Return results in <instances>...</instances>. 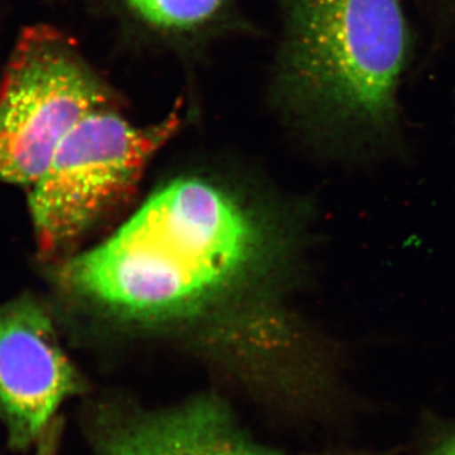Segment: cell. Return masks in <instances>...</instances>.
I'll list each match as a JSON object with an SVG mask.
<instances>
[{"mask_svg": "<svg viewBox=\"0 0 455 455\" xmlns=\"http://www.w3.org/2000/svg\"><path fill=\"white\" fill-rule=\"evenodd\" d=\"M305 221L268 233L229 191L199 178L154 194L103 243L60 269L68 291L149 325L205 315L262 263L301 267Z\"/></svg>", "mask_w": 455, "mask_h": 455, "instance_id": "cell-1", "label": "cell"}, {"mask_svg": "<svg viewBox=\"0 0 455 455\" xmlns=\"http://www.w3.org/2000/svg\"><path fill=\"white\" fill-rule=\"evenodd\" d=\"M409 46L401 0H283L278 97L344 167L406 163L397 92Z\"/></svg>", "mask_w": 455, "mask_h": 455, "instance_id": "cell-2", "label": "cell"}, {"mask_svg": "<svg viewBox=\"0 0 455 455\" xmlns=\"http://www.w3.org/2000/svg\"><path fill=\"white\" fill-rule=\"evenodd\" d=\"M181 125L179 108L164 121L137 127L110 107L84 116L29 188L36 241L56 256L131 196L147 164Z\"/></svg>", "mask_w": 455, "mask_h": 455, "instance_id": "cell-3", "label": "cell"}, {"mask_svg": "<svg viewBox=\"0 0 455 455\" xmlns=\"http://www.w3.org/2000/svg\"><path fill=\"white\" fill-rule=\"evenodd\" d=\"M110 106L112 90L70 37L29 27L0 83V182L32 188L75 125Z\"/></svg>", "mask_w": 455, "mask_h": 455, "instance_id": "cell-4", "label": "cell"}, {"mask_svg": "<svg viewBox=\"0 0 455 455\" xmlns=\"http://www.w3.org/2000/svg\"><path fill=\"white\" fill-rule=\"evenodd\" d=\"M84 382L57 339L46 309L25 295L0 304V420L9 444L25 451L55 421Z\"/></svg>", "mask_w": 455, "mask_h": 455, "instance_id": "cell-5", "label": "cell"}, {"mask_svg": "<svg viewBox=\"0 0 455 455\" xmlns=\"http://www.w3.org/2000/svg\"><path fill=\"white\" fill-rule=\"evenodd\" d=\"M92 455H284L254 439L223 398L148 409L104 401L89 419Z\"/></svg>", "mask_w": 455, "mask_h": 455, "instance_id": "cell-6", "label": "cell"}, {"mask_svg": "<svg viewBox=\"0 0 455 455\" xmlns=\"http://www.w3.org/2000/svg\"><path fill=\"white\" fill-rule=\"evenodd\" d=\"M232 0H121L123 8L149 31L170 38L199 35L223 18Z\"/></svg>", "mask_w": 455, "mask_h": 455, "instance_id": "cell-7", "label": "cell"}, {"mask_svg": "<svg viewBox=\"0 0 455 455\" xmlns=\"http://www.w3.org/2000/svg\"><path fill=\"white\" fill-rule=\"evenodd\" d=\"M60 438H61V423L53 421L46 433L36 443V451L33 455H57L59 453Z\"/></svg>", "mask_w": 455, "mask_h": 455, "instance_id": "cell-8", "label": "cell"}, {"mask_svg": "<svg viewBox=\"0 0 455 455\" xmlns=\"http://www.w3.org/2000/svg\"><path fill=\"white\" fill-rule=\"evenodd\" d=\"M420 455H455V425L427 445Z\"/></svg>", "mask_w": 455, "mask_h": 455, "instance_id": "cell-9", "label": "cell"}, {"mask_svg": "<svg viewBox=\"0 0 455 455\" xmlns=\"http://www.w3.org/2000/svg\"><path fill=\"white\" fill-rule=\"evenodd\" d=\"M344 455H355V454H344Z\"/></svg>", "mask_w": 455, "mask_h": 455, "instance_id": "cell-10", "label": "cell"}]
</instances>
